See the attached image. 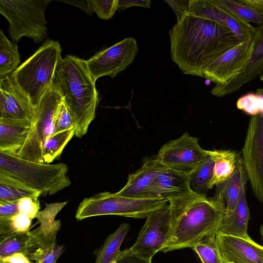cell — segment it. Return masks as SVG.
I'll list each match as a JSON object with an SVG mask.
<instances>
[{
  "mask_svg": "<svg viewBox=\"0 0 263 263\" xmlns=\"http://www.w3.org/2000/svg\"><path fill=\"white\" fill-rule=\"evenodd\" d=\"M220 7L238 18L260 26L263 24V15L254 8L241 0H214Z\"/></svg>",
  "mask_w": 263,
  "mask_h": 263,
  "instance_id": "obj_30",
  "label": "cell"
},
{
  "mask_svg": "<svg viewBox=\"0 0 263 263\" xmlns=\"http://www.w3.org/2000/svg\"><path fill=\"white\" fill-rule=\"evenodd\" d=\"M252 41L253 51L243 72L226 84H216L211 90L212 95L223 97L232 95L260 76L263 70V24L255 27Z\"/></svg>",
  "mask_w": 263,
  "mask_h": 263,
  "instance_id": "obj_16",
  "label": "cell"
},
{
  "mask_svg": "<svg viewBox=\"0 0 263 263\" xmlns=\"http://www.w3.org/2000/svg\"><path fill=\"white\" fill-rule=\"evenodd\" d=\"M241 159L253 193L263 203V113L250 119Z\"/></svg>",
  "mask_w": 263,
  "mask_h": 263,
  "instance_id": "obj_9",
  "label": "cell"
},
{
  "mask_svg": "<svg viewBox=\"0 0 263 263\" xmlns=\"http://www.w3.org/2000/svg\"><path fill=\"white\" fill-rule=\"evenodd\" d=\"M112 263H152V259H146L136 255L128 249L121 251Z\"/></svg>",
  "mask_w": 263,
  "mask_h": 263,
  "instance_id": "obj_39",
  "label": "cell"
},
{
  "mask_svg": "<svg viewBox=\"0 0 263 263\" xmlns=\"http://www.w3.org/2000/svg\"><path fill=\"white\" fill-rule=\"evenodd\" d=\"M251 6L263 15V0H241Z\"/></svg>",
  "mask_w": 263,
  "mask_h": 263,
  "instance_id": "obj_45",
  "label": "cell"
},
{
  "mask_svg": "<svg viewBox=\"0 0 263 263\" xmlns=\"http://www.w3.org/2000/svg\"><path fill=\"white\" fill-rule=\"evenodd\" d=\"M260 234L263 239V225H262L259 228Z\"/></svg>",
  "mask_w": 263,
  "mask_h": 263,
  "instance_id": "obj_47",
  "label": "cell"
},
{
  "mask_svg": "<svg viewBox=\"0 0 263 263\" xmlns=\"http://www.w3.org/2000/svg\"><path fill=\"white\" fill-rule=\"evenodd\" d=\"M30 126V122L0 120V152L17 156L26 140Z\"/></svg>",
  "mask_w": 263,
  "mask_h": 263,
  "instance_id": "obj_22",
  "label": "cell"
},
{
  "mask_svg": "<svg viewBox=\"0 0 263 263\" xmlns=\"http://www.w3.org/2000/svg\"><path fill=\"white\" fill-rule=\"evenodd\" d=\"M20 213L27 215L32 219L35 218L40 209L38 199L31 197H25L17 201Z\"/></svg>",
  "mask_w": 263,
  "mask_h": 263,
  "instance_id": "obj_38",
  "label": "cell"
},
{
  "mask_svg": "<svg viewBox=\"0 0 263 263\" xmlns=\"http://www.w3.org/2000/svg\"><path fill=\"white\" fill-rule=\"evenodd\" d=\"M246 186L241 189L234 211L226 215L218 231L222 234L250 240L248 233L250 211L246 196Z\"/></svg>",
  "mask_w": 263,
  "mask_h": 263,
  "instance_id": "obj_21",
  "label": "cell"
},
{
  "mask_svg": "<svg viewBox=\"0 0 263 263\" xmlns=\"http://www.w3.org/2000/svg\"><path fill=\"white\" fill-rule=\"evenodd\" d=\"M50 0H0V12L9 23V35L13 42L23 36L35 43L43 41L48 35L45 10Z\"/></svg>",
  "mask_w": 263,
  "mask_h": 263,
  "instance_id": "obj_7",
  "label": "cell"
},
{
  "mask_svg": "<svg viewBox=\"0 0 263 263\" xmlns=\"http://www.w3.org/2000/svg\"><path fill=\"white\" fill-rule=\"evenodd\" d=\"M19 213L17 202L0 203V220L10 219Z\"/></svg>",
  "mask_w": 263,
  "mask_h": 263,
  "instance_id": "obj_40",
  "label": "cell"
},
{
  "mask_svg": "<svg viewBox=\"0 0 263 263\" xmlns=\"http://www.w3.org/2000/svg\"><path fill=\"white\" fill-rule=\"evenodd\" d=\"M50 89L57 92L70 113L75 136L85 135L95 117L99 102L96 81L85 63L75 55H68L59 62Z\"/></svg>",
  "mask_w": 263,
  "mask_h": 263,
  "instance_id": "obj_3",
  "label": "cell"
},
{
  "mask_svg": "<svg viewBox=\"0 0 263 263\" xmlns=\"http://www.w3.org/2000/svg\"><path fill=\"white\" fill-rule=\"evenodd\" d=\"M63 101L60 95L50 89L35 108L33 119L26 140L17 156L36 162L44 163L43 147L46 138L55 132L54 117Z\"/></svg>",
  "mask_w": 263,
  "mask_h": 263,
  "instance_id": "obj_8",
  "label": "cell"
},
{
  "mask_svg": "<svg viewBox=\"0 0 263 263\" xmlns=\"http://www.w3.org/2000/svg\"><path fill=\"white\" fill-rule=\"evenodd\" d=\"M55 132L64 131L74 128L72 118L63 101L58 106L54 117Z\"/></svg>",
  "mask_w": 263,
  "mask_h": 263,
  "instance_id": "obj_37",
  "label": "cell"
},
{
  "mask_svg": "<svg viewBox=\"0 0 263 263\" xmlns=\"http://www.w3.org/2000/svg\"><path fill=\"white\" fill-rule=\"evenodd\" d=\"M68 167L63 163L36 162L0 152V171L39 191L52 195L70 186Z\"/></svg>",
  "mask_w": 263,
  "mask_h": 263,
  "instance_id": "obj_5",
  "label": "cell"
},
{
  "mask_svg": "<svg viewBox=\"0 0 263 263\" xmlns=\"http://www.w3.org/2000/svg\"><path fill=\"white\" fill-rule=\"evenodd\" d=\"M187 13L223 25L236 35L240 43L252 38L255 30V27L220 7L214 0H190Z\"/></svg>",
  "mask_w": 263,
  "mask_h": 263,
  "instance_id": "obj_14",
  "label": "cell"
},
{
  "mask_svg": "<svg viewBox=\"0 0 263 263\" xmlns=\"http://www.w3.org/2000/svg\"><path fill=\"white\" fill-rule=\"evenodd\" d=\"M0 263H32L30 259L22 253H16L0 258Z\"/></svg>",
  "mask_w": 263,
  "mask_h": 263,
  "instance_id": "obj_43",
  "label": "cell"
},
{
  "mask_svg": "<svg viewBox=\"0 0 263 263\" xmlns=\"http://www.w3.org/2000/svg\"><path fill=\"white\" fill-rule=\"evenodd\" d=\"M167 199L161 198H137L109 192L84 198L76 212L78 220L93 216L115 215L144 218L151 213L168 205Z\"/></svg>",
  "mask_w": 263,
  "mask_h": 263,
  "instance_id": "obj_6",
  "label": "cell"
},
{
  "mask_svg": "<svg viewBox=\"0 0 263 263\" xmlns=\"http://www.w3.org/2000/svg\"><path fill=\"white\" fill-rule=\"evenodd\" d=\"M27 233H16L0 239V258L16 253H22L28 257L36 249Z\"/></svg>",
  "mask_w": 263,
  "mask_h": 263,
  "instance_id": "obj_28",
  "label": "cell"
},
{
  "mask_svg": "<svg viewBox=\"0 0 263 263\" xmlns=\"http://www.w3.org/2000/svg\"><path fill=\"white\" fill-rule=\"evenodd\" d=\"M253 49L252 38L226 51L203 70V78L216 84H226L243 72Z\"/></svg>",
  "mask_w": 263,
  "mask_h": 263,
  "instance_id": "obj_13",
  "label": "cell"
},
{
  "mask_svg": "<svg viewBox=\"0 0 263 263\" xmlns=\"http://www.w3.org/2000/svg\"><path fill=\"white\" fill-rule=\"evenodd\" d=\"M255 93L263 98V88L257 89Z\"/></svg>",
  "mask_w": 263,
  "mask_h": 263,
  "instance_id": "obj_46",
  "label": "cell"
},
{
  "mask_svg": "<svg viewBox=\"0 0 263 263\" xmlns=\"http://www.w3.org/2000/svg\"><path fill=\"white\" fill-rule=\"evenodd\" d=\"M59 1L73 5L76 7L81 8L84 11L87 13L88 15H91L92 14V12L90 9L89 0H69Z\"/></svg>",
  "mask_w": 263,
  "mask_h": 263,
  "instance_id": "obj_44",
  "label": "cell"
},
{
  "mask_svg": "<svg viewBox=\"0 0 263 263\" xmlns=\"http://www.w3.org/2000/svg\"><path fill=\"white\" fill-rule=\"evenodd\" d=\"M61 52L59 42L48 40L11 74L34 109L51 88L55 69L62 59Z\"/></svg>",
  "mask_w": 263,
  "mask_h": 263,
  "instance_id": "obj_4",
  "label": "cell"
},
{
  "mask_svg": "<svg viewBox=\"0 0 263 263\" xmlns=\"http://www.w3.org/2000/svg\"><path fill=\"white\" fill-rule=\"evenodd\" d=\"M152 2L149 0H119L118 11L121 12L131 7L149 8Z\"/></svg>",
  "mask_w": 263,
  "mask_h": 263,
  "instance_id": "obj_42",
  "label": "cell"
},
{
  "mask_svg": "<svg viewBox=\"0 0 263 263\" xmlns=\"http://www.w3.org/2000/svg\"><path fill=\"white\" fill-rule=\"evenodd\" d=\"M67 202H54L47 204L45 208L37 213L35 218L40 226L32 231H29L28 235L36 250L46 249L55 243V238L60 230L61 223L55 218Z\"/></svg>",
  "mask_w": 263,
  "mask_h": 263,
  "instance_id": "obj_18",
  "label": "cell"
},
{
  "mask_svg": "<svg viewBox=\"0 0 263 263\" xmlns=\"http://www.w3.org/2000/svg\"><path fill=\"white\" fill-rule=\"evenodd\" d=\"M63 251V246L55 243L46 249H37L28 258L35 263H56Z\"/></svg>",
  "mask_w": 263,
  "mask_h": 263,
  "instance_id": "obj_35",
  "label": "cell"
},
{
  "mask_svg": "<svg viewBox=\"0 0 263 263\" xmlns=\"http://www.w3.org/2000/svg\"><path fill=\"white\" fill-rule=\"evenodd\" d=\"M215 239L225 263H263V246L252 239L226 235L219 231Z\"/></svg>",
  "mask_w": 263,
  "mask_h": 263,
  "instance_id": "obj_17",
  "label": "cell"
},
{
  "mask_svg": "<svg viewBox=\"0 0 263 263\" xmlns=\"http://www.w3.org/2000/svg\"><path fill=\"white\" fill-rule=\"evenodd\" d=\"M34 108L11 75L0 79V120L31 122Z\"/></svg>",
  "mask_w": 263,
  "mask_h": 263,
  "instance_id": "obj_15",
  "label": "cell"
},
{
  "mask_svg": "<svg viewBox=\"0 0 263 263\" xmlns=\"http://www.w3.org/2000/svg\"><path fill=\"white\" fill-rule=\"evenodd\" d=\"M259 78L260 79V80H261L262 81H263V70L261 72L260 76H259Z\"/></svg>",
  "mask_w": 263,
  "mask_h": 263,
  "instance_id": "obj_48",
  "label": "cell"
},
{
  "mask_svg": "<svg viewBox=\"0 0 263 263\" xmlns=\"http://www.w3.org/2000/svg\"><path fill=\"white\" fill-rule=\"evenodd\" d=\"M237 107L251 115L263 113V98L256 93H249L238 100Z\"/></svg>",
  "mask_w": 263,
  "mask_h": 263,
  "instance_id": "obj_36",
  "label": "cell"
},
{
  "mask_svg": "<svg viewBox=\"0 0 263 263\" xmlns=\"http://www.w3.org/2000/svg\"><path fill=\"white\" fill-rule=\"evenodd\" d=\"M119 0H89L92 12L96 13L101 19L107 20L111 18L118 8Z\"/></svg>",
  "mask_w": 263,
  "mask_h": 263,
  "instance_id": "obj_34",
  "label": "cell"
},
{
  "mask_svg": "<svg viewBox=\"0 0 263 263\" xmlns=\"http://www.w3.org/2000/svg\"><path fill=\"white\" fill-rule=\"evenodd\" d=\"M247 176L240 161L234 174L227 181L217 186L215 197L222 201L226 209V215H228L234 210L241 189L246 186Z\"/></svg>",
  "mask_w": 263,
  "mask_h": 263,
  "instance_id": "obj_24",
  "label": "cell"
},
{
  "mask_svg": "<svg viewBox=\"0 0 263 263\" xmlns=\"http://www.w3.org/2000/svg\"><path fill=\"white\" fill-rule=\"evenodd\" d=\"M207 156L205 150L200 146L198 139L185 132L180 137L164 144L157 157L165 166L191 174Z\"/></svg>",
  "mask_w": 263,
  "mask_h": 263,
  "instance_id": "obj_11",
  "label": "cell"
},
{
  "mask_svg": "<svg viewBox=\"0 0 263 263\" xmlns=\"http://www.w3.org/2000/svg\"><path fill=\"white\" fill-rule=\"evenodd\" d=\"M171 230V217L168 205L147 216L136 241L128 249L142 257L152 259L167 241Z\"/></svg>",
  "mask_w": 263,
  "mask_h": 263,
  "instance_id": "obj_12",
  "label": "cell"
},
{
  "mask_svg": "<svg viewBox=\"0 0 263 263\" xmlns=\"http://www.w3.org/2000/svg\"><path fill=\"white\" fill-rule=\"evenodd\" d=\"M176 14L177 20L187 13L189 1H165Z\"/></svg>",
  "mask_w": 263,
  "mask_h": 263,
  "instance_id": "obj_41",
  "label": "cell"
},
{
  "mask_svg": "<svg viewBox=\"0 0 263 263\" xmlns=\"http://www.w3.org/2000/svg\"><path fill=\"white\" fill-rule=\"evenodd\" d=\"M214 162L208 190L229 179L236 171L241 157L236 152L226 149L205 150Z\"/></svg>",
  "mask_w": 263,
  "mask_h": 263,
  "instance_id": "obj_23",
  "label": "cell"
},
{
  "mask_svg": "<svg viewBox=\"0 0 263 263\" xmlns=\"http://www.w3.org/2000/svg\"><path fill=\"white\" fill-rule=\"evenodd\" d=\"M165 167L157 156L145 159L142 167L129 174L126 184L117 193L129 197L151 198L149 188L158 174Z\"/></svg>",
  "mask_w": 263,
  "mask_h": 263,
  "instance_id": "obj_19",
  "label": "cell"
},
{
  "mask_svg": "<svg viewBox=\"0 0 263 263\" xmlns=\"http://www.w3.org/2000/svg\"><path fill=\"white\" fill-rule=\"evenodd\" d=\"M75 135L74 128L54 132L45 140L43 147L44 163H50L60 156L64 147Z\"/></svg>",
  "mask_w": 263,
  "mask_h": 263,
  "instance_id": "obj_29",
  "label": "cell"
},
{
  "mask_svg": "<svg viewBox=\"0 0 263 263\" xmlns=\"http://www.w3.org/2000/svg\"><path fill=\"white\" fill-rule=\"evenodd\" d=\"M172 61L187 75L203 78V70L240 43L223 25L186 13L169 30Z\"/></svg>",
  "mask_w": 263,
  "mask_h": 263,
  "instance_id": "obj_1",
  "label": "cell"
},
{
  "mask_svg": "<svg viewBox=\"0 0 263 263\" xmlns=\"http://www.w3.org/2000/svg\"><path fill=\"white\" fill-rule=\"evenodd\" d=\"M138 52L135 39L128 37L100 50L85 63L95 81L103 76L113 78L133 63Z\"/></svg>",
  "mask_w": 263,
  "mask_h": 263,
  "instance_id": "obj_10",
  "label": "cell"
},
{
  "mask_svg": "<svg viewBox=\"0 0 263 263\" xmlns=\"http://www.w3.org/2000/svg\"><path fill=\"white\" fill-rule=\"evenodd\" d=\"M208 155V154H207ZM214 162L208 155L206 158L191 174V187L197 193L208 191V185L212 179Z\"/></svg>",
  "mask_w": 263,
  "mask_h": 263,
  "instance_id": "obj_31",
  "label": "cell"
},
{
  "mask_svg": "<svg viewBox=\"0 0 263 263\" xmlns=\"http://www.w3.org/2000/svg\"><path fill=\"white\" fill-rule=\"evenodd\" d=\"M32 219L21 213L10 219L0 220V239L16 233L29 231Z\"/></svg>",
  "mask_w": 263,
  "mask_h": 263,
  "instance_id": "obj_33",
  "label": "cell"
},
{
  "mask_svg": "<svg viewBox=\"0 0 263 263\" xmlns=\"http://www.w3.org/2000/svg\"><path fill=\"white\" fill-rule=\"evenodd\" d=\"M190 180L191 174L165 167L151 185L149 190V197L168 200L187 194L193 191Z\"/></svg>",
  "mask_w": 263,
  "mask_h": 263,
  "instance_id": "obj_20",
  "label": "cell"
},
{
  "mask_svg": "<svg viewBox=\"0 0 263 263\" xmlns=\"http://www.w3.org/2000/svg\"><path fill=\"white\" fill-rule=\"evenodd\" d=\"M168 201L171 230L160 251L163 253L191 248L204 238L216 235L226 214L222 201L193 191Z\"/></svg>",
  "mask_w": 263,
  "mask_h": 263,
  "instance_id": "obj_2",
  "label": "cell"
},
{
  "mask_svg": "<svg viewBox=\"0 0 263 263\" xmlns=\"http://www.w3.org/2000/svg\"><path fill=\"white\" fill-rule=\"evenodd\" d=\"M41 193L0 171V203L16 202L25 197L38 199Z\"/></svg>",
  "mask_w": 263,
  "mask_h": 263,
  "instance_id": "obj_25",
  "label": "cell"
},
{
  "mask_svg": "<svg viewBox=\"0 0 263 263\" xmlns=\"http://www.w3.org/2000/svg\"><path fill=\"white\" fill-rule=\"evenodd\" d=\"M21 62L17 45L0 31V79L12 74Z\"/></svg>",
  "mask_w": 263,
  "mask_h": 263,
  "instance_id": "obj_27",
  "label": "cell"
},
{
  "mask_svg": "<svg viewBox=\"0 0 263 263\" xmlns=\"http://www.w3.org/2000/svg\"><path fill=\"white\" fill-rule=\"evenodd\" d=\"M215 235L204 238L191 248L202 263H225L218 249Z\"/></svg>",
  "mask_w": 263,
  "mask_h": 263,
  "instance_id": "obj_32",
  "label": "cell"
},
{
  "mask_svg": "<svg viewBox=\"0 0 263 263\" xmlns=\"http://www.w3.org/2000/svg\"><path fill=\"white\" fill-rule=\"evenodd\" d=\"M129 229V224L123 223L109 235L98 253L95 263H112L119 255L120 247Z\"/></svg>",
  "mask_w": 263,
  "mask_h": 263,
  "instance_id": "obj_26",
  "label": "cell"
}]
</instances>
